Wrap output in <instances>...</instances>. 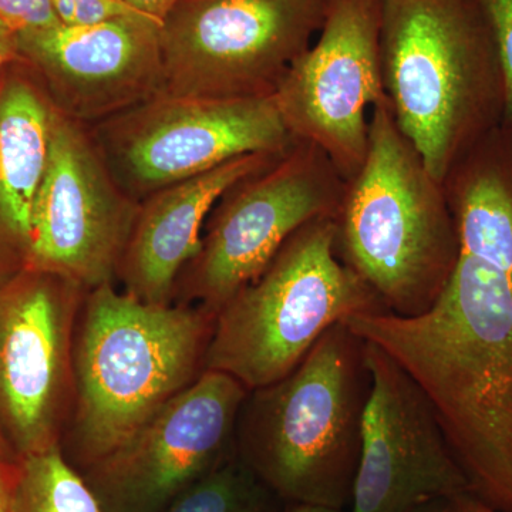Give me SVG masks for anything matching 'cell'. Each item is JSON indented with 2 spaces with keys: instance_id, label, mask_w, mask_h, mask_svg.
<instances>
[{
  "instance_id": "cell-1",
  "label": "cell",
  "mask_w": 512,
  "mask_h": 512,
  "mask_svg": "<svg viewBox=\"0 0 512 512\" xmlns=\"http://www.w3.org/2000/svg\"><path fill=\"white\" fill-rule=\"evenodd\" d=\"M387 352L427 394L470 493L512 512V288L468 285L393 330Z\"/></svg>"
},
{
  "instance_id": "cell-2",
  "label": "cell",
  "mask_w": 512,
  "mask_h": 512,
  "mask_svg": "<svg viewBox=\"0 0 512 512\" xmlns=\"http://www.w3.org/2000/svg\"><path fill=\"white\" fill-rule=\"evenodd\" d=\"M217 313L150 305L116 284L86 293L73 342L74 404L62 451L82 473L205 372Z\"/></svg>"
},
{
  "instance_id": "cell-3",
  "label": "cell",
  "mask_w": 512,
  "mask_h": 512,
  "mask_svg": "<svg viewBox=\"0 0 512 512\" xmlns=\"http://www.w3.org/2000/svg\"><path fill=\"white\" fill-rule=\"evenodd\" d=\"M369 392L365 340L338 323L291 373L249 390L239 460L286 505L349 511Z\"/></svg>"
},
{
  "instance_id": "cell-4",
  "label": "cell",
  "mask_w": 512,
  "mask_h": 512,
  "mask_svg": "<svg viewBox=\"0 0 512 512\" xmlns=\"http://www.w3.org/2000/svg\"><path fill=\"white\" fill-rule=\"evenodd\" d=\"M380 50L397 126L443 183L504 123L507 84L493 29L476 0H383Z\"/></svg>"
},
{
  "instance_id": "cell-5",
  "label": "cell",
  "mask_w": 512,
  "mask_h": 512,
  "mask_svg": "<svg viewBox=\"0 0 512 512\" xmlns=\"http://www.w3.org/2000/svg\"><path fill=\"white\" fill-rule=\"evenodd\" d=\"M336 254L387 311L413 318L439 301L461 255L443 184L397 126L389 99L370 113L369 150L346 180Z\"/></svg>"
},
{
  "instance_id": "cell-6",
  "label": "cell",
  "mask_w": 512,
  "mask_h": 512,
  "mask_svg": "<svg viewBox=\"0 0 512 512\" xmlns=\"http://www.w3.org/2000/svg\"><path fill=\"white\" fill-rule=\"evenodd\" d=\"M335 245V218L299 228L217 312L205 370L259 389L291 373L332 326L389 312Z\"/></svg>"
},
{
  "instance_id": "cell-7",
  "label": "cell",
  "mask_w": 512,
  "mask_h": 512,
  "mask_svg": "<svg viewBox=\"0 0 512 512\" xmlns=\"http://www.w3.org/2000/svg\"><path fill=\"white\" fill-rule=\"evenodd\" d=\"M345 185L322 150L295 140L274 163L221 195L205 221L197 255L178 275L171 303L220 311L299 228L336 217Z\"/></svg>"
},
{
  "instance_id": "cell-8",
  "label": "cell",
  "mask_w": 512,
  "mask_h": 512,
  "mask_svg": "<svg viewBox=\"0 0 512 512\" xmlns=\"http://www.w3.org/2000/svg\"><path fill=\"white\" fill-rule=\"evenodd\" d=\"M328 0H181L161 22L163 93L274 97L318 35Z\"/></svg>"
},
{
  "instance_id": "cell-9",
  "label": "cell",
  "mask_w": 512,
  "mask_h": 512,
  "mask_svg": "<svg viewBox=\"0 0 512 512\" xmlns=\"http://www.w3.org/2000/svg\"><path fill=\"white\" fill-rule=\"evenodd\" d=\"M89 128L111 177L137 202L234 158L282 153L295 143L274 97L160 93Z\"/></svg>"
},
{
  "instance_id": "cell-10",
  "label": "cell",
  "mask_w": 512,
  "mask_h": 512,
  "mask_svg": "<svg viewBox=\"0 0 512 512\" xmlns=\"http://www.w3.org/2000/svg\"><path fill=\"white\" fill-rule=\"evenodd\" d=\"M87 292L39 269L0 285V429L18 458L62 443L74 404V332Z\"/></svg>"
},
{
  "instance_id": "cell-11",
  "label": "cell",
  "mask_w": 512,
  "mask_h": 512,
  "mask_svg": "<svg viewBox=\"0 0 512 512\" xmlns=\"http://www.w3.org/2000/svg\"><path fill=\"white\" fill-rule=\"evenodd\" d=\"M382 12L383 0H328L318 39L274 94L293 140L322 150L345 180L365 163L370 113L387 100Z\"/></svg>"
},
{
  "instance_id": "cell-12",
  "label": "cell",
  "mask_w": 512,
  "mask_h": 512,
  "mask_svg": "<svg viewBox=\"0 0 512 512\" xmlns=\"http://www.w3.org/2000/svg\"><path fill=\"white\" fill-rule=\"evenodd\" d=\"M249 390L205 370L120 447L82 476L104 512H161L237 456L235 434Z\"/></svg>"
},
{
  "instance_id": "cell-13",
  "label": "cell",
  "mask_w": 512,
  "mask_h": 512,
  "mask_svg": "<svg viewBox=\"0 0 512 512\" xmlns=\"http://www.w3.org/2000/svg\"><path fill=\"white\" fill-rule=\"evenodd\" d=\"M138 210L140 202L111 177L90 128L53 107L28 269L64 276L86 291L116 284Z\"/></svg>"
},
{
  "instance_id": "cell-14",
  "label": "cell",
  "mask_w": 512,
  "mask_h": 512,
  "mask_svg": "<svg viewBox=\"0 0 512 512\" xmlns=\"http://www.w3.org/2000/svg\"><path fill=\"white\" fill-rule=\"evenodd\" d=\"M365 343L370 392L349 512H410L470 493L427 394L389 353Z\"/></svg>"
},
{
  "instance_id": "cell-15",
  "label": "cell",
  "mask_w": 512,
  "mask_h": 512,
  "mask_svg": "<svg viewBox=\"0 0 512 512\" xmlns=\"http://www.w3.org/2000/svg\"><path fill=\"white\" fill-rule=\"evenodd\" d=\"M55 110L90 127L163 93L161 22L134 13L18 36Z\"/></svg>"
},
{
  "instance_id": "cell-16",
  "label": "cell",
  "mask_w": 512,
  "mask_h": 512,
  "mask_svg": "<svg viewBox=\"0 0 512 512\" xmlns=\"http://www.w3.org/2000/svg\"><path fill=\"white\" fill-rule=\"evenodd\" d=\"M284 153L234 158L141 201L117 272L123 291L150 305H171L178 275L197 255L205 221L221 195Z\"/></svg>"
},
{
  "instance_id": "cell-17",
  "label": "cell",
  "mask_w": 512,
  "mask_h": 512,
  "mask_svg": "<svg viewBox=\"0 0 512 512\" xmlns=\"http://www.w3.org/2000/svg\"><path fill=\"white\" fill-rule=\"evenodd\" d=\"M52 120L42 87L9 67L0 82V285L29 266L33 205L49 158Z\"/></svg>"
},
{
  "instance_id": "cell-18",
  "label": "cell",
  "mask_w": 512,
  "mask_h": 512,
  "mask_svg": "<svg viewBox=\"0 0 512 512\" xmlns=\"http://www.w3.org/2000/svg\"><path fill=\"white\" fill-rule=\"evenodd\" d=\"M460 239L512 282V127L501 124L457 161L443 180Z\"/></svg>"
},
{
  "instance_id": "cell-19",
  "label": "cell",
  "mask_w": 512,
  "mask_h": 512,
  "mask_svg": "<svg viewBox=\"0 0 512 512\" xmlns=\"http://www.w3.org/2000/svg\"><path fill=\"white\" fill-rule=\"evenodd\" d=\"M10 512H104L82 473L66 460L62 446L20 457Z\"/></svg>"
},
{
  "instance_id": "cell-20",
  "label": "cell",
  "mask_w": 512,
  "mask_h": 512,
  "mask_svg": "<svg viewBox=\"0 0 512 512\" xmlns=\"http://www.w3.org/2000/svg\"><path fill=\"white\" fill-rule=\"evenodd\" d=\"M285 508L284 501L235 456L161 512H285Z\"/></svg>"
},
{
  "instance_id": "cell-21",
  "label": "cell",
  "mask_w": 512,
  "mask_h": 512,
  "mask_svg": "<svg viewBox=\"0 0 512 512\" xmlns=\"http://www.w3.org/2000/svg\"><path fill=\"white\" fill-rule=\"evenodd\" d=\"M493 29L505 84H507V109L504 123L512 127V0H476Z\"/></svg>"
},
{
  "instance_id": "cell-22",
  "label": "cell",
  "mask_w": 512,
  "mask_h": 512,
  "mask_svg": "<svg viewBox=\"0 0 512 512\" xmlns=\"http://www.w3.org/2000/svg\"><path fill=\"white\" fill-rule=\"evenodd\" d=\"M0 22L16 35L59 25L52 0H0Z\"/></svg>"
},
{
  "instance_id": "cell-23",
  "label": "cell",
  "mask_w": 512,
  "mask_h": 512,
  "mask_svg": "<svg viewBox=\"0 0 512 512\" xmlns=\"http://www.w3.org/2000/svg\"><path fill=\"white\" fill-rule=\"evenodd\" d=\"M62 25H93L120 16L134 15L136 10L123 0H52Z\"/></svg>"
},
{
  "instance_id": "cell-24",
  "label": "cell",
  "mask_w": 512,
  "mask_h": 512,
  "mask_svg": "<svg viewBox=\"0 0 512 512\" xmlns=\"http://www.w3.org/2000/svg\"><path fill=\"white\" fill-rule=\"evenodd\" d=\"M22 60L18 35L0 22V82H2L3 76L8 72L9 67L22 62Z\"/></svg>"
},
{
  "instance_id": "cell-25",
  "label": "cell",
  "mask_w": 512,
  "mask_h": 512,
  "mask_svg": "<svg viewBox=\"0 0 512 512\" xmlns=\"http://www.w3.org/2000/svg\"><path fill=\"white\" fill-rule=\"evenodd\" d=\"M123 2L141 15L163 22L167 13L181 0H123Z\"/></svg>"
},
{
  "instance_id": "cell-26",
  "label": "cell",
  "mask_w": 512,
  "mask_h": 512,
  "mask_svg": "<svg viewBox=\"0 0 512 512\" xmlns=\"http://www.w3.org/2000/svg\"><path fill=\"white\" fill-rule=\"evenodd\" d=\"M16 464H18V461H8L0 458V512H10Z\"/></svg>"
},
{
  "instance_id": "cell-27",
  "label": "cell",
  "mask_w": 512,
  "mask_h": 512,
  "mask_svg": "<svg viewBox=\"0 0 512 512\" xmlns=\"http://www.w3.org/2000/svg\"><path fill=\"white\" fill-rule=\"evenodd\" d=\"M451 512H505L485 504L471 493L457 495L450 500Z\"/></svg>"
},
{
  "instance_id": "cell-28",
  "label": "cell",
  "mask_w": 512,
  "mask_h": 512,
  "mask_svg": "<svg viewBox=\"0 0 512 512\" xmlns=\"http://www.w3.org/2000/svg\"><path fill=\"white\" fill-rule=\"evenodd\" d=\"M410 512H451L450 500H433L419 505Z\"/></svg>"
},
{
  "instance_id": "cell-29",
  "label": "cell",
  "mask_w": 512,
  "mask_h": 512,
  "mask_svg": "<svg viewBox=\"0 0 512 512\" xmlns=\"http://www.w3.org/2000/svg\"><path fill=\"white\" fill-rule=\"evenodd\" d=\"M285 512H349L336 508L315 507V505H286Z\"/></svg>"
},
{
  "instance_id": "cell-30",
  "label": "cell",
  "mask_w": 512,
  "mask_h": 512,
  "mask_svg": "<svg viewBox=\"0 0 512 512\" xmlns=\"http://www.w3.org/2000/svg\"><path fill=\"white\" fill-rule=\"evenodd\" d=\"M0 458L8 461H18L19 458L16 456L15 451L12 450L8 440L3 436V431L0 429Z\"/></svg>"
}]
</instances>
